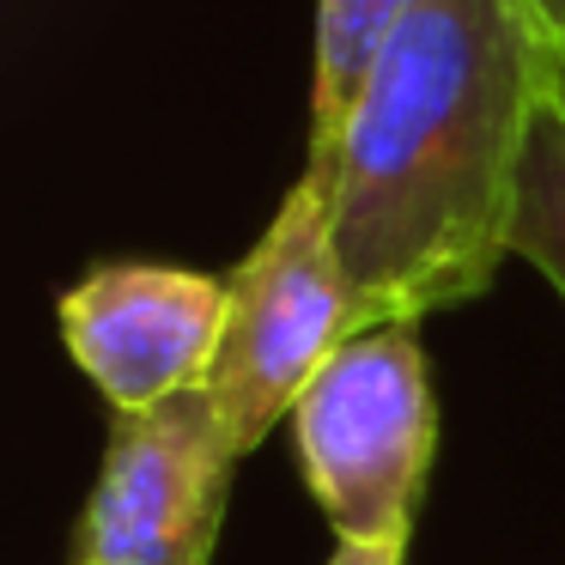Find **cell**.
<instances>
[{
  "mask_svg": "<svg viewBox=\"0 0 565 565\" xmlns=\"http://www.w3.org/2000/svg\"><path fill=\"white\" fill-rule=\"evenodd\" d=\"M535 0H414L329 152V237L359 329L480 298L511 256L516 171L553 98Z\"/></svg>",
  "mask_w": 565,
  "mask_h": 565,
  "instance_id": "cell-1",
  "label": "cell"
},
{
  "mask_svg": "<svg viewBox=\"0 0 565 565\" xmlns=\"http://www.w3.org/2000/svg\"><path fill=\"white\" fill-rule=\"evenodd\" d=\"M419 322L353 329L292 407L305 487L334 541H407L438 450Z\"/></svg>",
  "mask_w": 565,
  "mask_h": 565,
  "instance_id": "cell-2",
  "label": "cell"
},
{
  "mask_svg": "<svg viewBox=\"0 0 565 565\" xmlns=\"http://www.w3.org/2000/svg\"><path fill=\"white\" fill-rule=\"evenodd\" d=\"M225 286H232V305H225V334L207 390L220 402L225 431L249 456L280 419H292L310 377L359 329L353 292H347L329 237V183L317 171H298L280 213Z\"/></svg>",
  "mask_w": 565,
  "mask_h": 565,
  "instance_id": "cell-3",
  "label": "cell"
},
{
  "mask_svg": "<svg viewBox=\"0 0 565 565\" xmlns=\"http://www.w3.org/2000/svg\"><path fill=\"white\" fill-rule=\"evenodd\" d=\"M237 462L244 450L207 383L140 414H110L74 565H213Z\"/></svg>",
  "mask_w": 565,
  "mask_h": 565,
  "instance_id": "cell-4",
  "label": "cell"
},
{
  "mask_svg": "<svg viewBox=\"0 0 565 565\" xmlns=\"http://www.w3.org/2000/svg\"><path fill=\"white\" fill-rule=\"evenodd\" d=\"M225 305L232 286L213 274L171 262H104L62 292V341L116 414H140L207 383Z\"/></svg>",
  "mask_w": 565,
  "mask_h": 565,
  "instance_id": "cell-5",
  "label": "cell"
},
{
  "mask_svg": "<svg viewBox=\"0 0 565 565\" xmlns=\"http://www.w3.org/2000/svg\"><path fill=\"white\" fill-rule=\"evenodd\" d=\"M414 0H317V79H310V152H329L365 86L371 62Z\"/></svg>",
  "mask_w": 565,
  "mask_h": 565,
  "instance_id": "cell-6",
  "label": "cell"
},
{
  "mask_svg": "<svg viewBox=\"0 0 565 565\" xmlns=\"http://www.w3.org/2000/svg\"><path fill=\"white\" fill-rule=\"evenodd\" d=\"M511 256H523L565 298V104L547 98L529 128L523 171H516Z\"/></svg>",
  "mask_w": 565,
  "mask_h": 565,
  "instance_id": "cell-7",
  "label": "cell"
},
{
  "mask_svg": "<svg viewBox=\"0 0 565 565\" xmlns=\"http://www.w3.org/2000/svg\"><path fill=\"white\" fill-rule=\"evenodd\" d=\"M329 565H407V541H334Z\"/></svg>",
  "mask_w": 565,
  "mask_h": 565,
  "instance_id": "cell-8",
  "label": "cell"
},
{
  "mask_svg": "<svg viewBox=\"0 0 565 565\" xmlns=\"http://www.w3.org/2000/svg\"><path fill=\"white\" fill-rule=\"evenodd\" d=\"M553 98L565 104V31H559V43H553Z\"/></svg>",
  "mask_w": 565,
  "mask_h": 565,
  "instance_id": "cell-9",
  "label": "cell"
},
{
  "mask_svg": "<svg viewBox=\"0 0 565 565\" xmlns=\"http://www.w3.org/2000/svg\"><path fill=\"white\" fill-rule=\"evenodd\" d=\"M535 7H541V19H547L553 31H565V0H535Z\"/></svg>",
  "mask_w": 565,
  "mask_h": 565,
  "instance_id": "cell-10",
  "label": "cell"
}]
</instances>
